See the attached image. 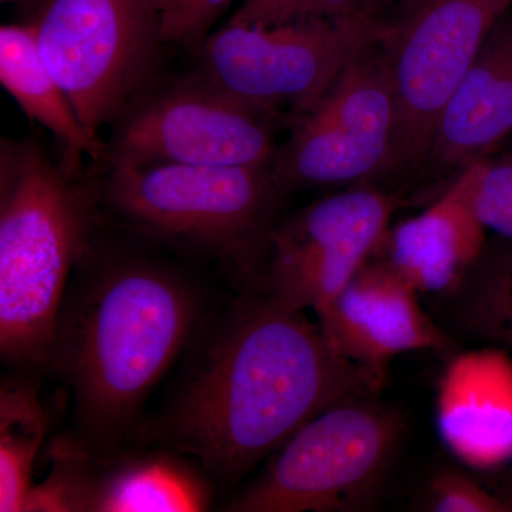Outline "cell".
I'll return each instance as SVG.
<instances>
[{
  "mask_svg": "<svg viewBox=\"0 0 512 512\" xmlns=\"http://www.w3.org/2000/svg\"><path fill=\"white\" fill-rule=\"evenodd\" d=\"M383 40L359 53L319 103L292 124L288 140L276 147L271 171L285 195L383 180L396 126V97Z\"/></svg>",
  "mask_w": 512,
  "mask_h": 512,
  "instance_id": "obj_9",
  "label": "cell"
},
{
  "mask_svg": "<svg viewBox=\"0 0 512 512\" xmlns=\"http://www.w3.org/2000/svg\"><path fill=\"white\" fill-rule=\"evenodd\" d=\"M419 295L392 266L373 256L316 318L339 355L384 375L403 353L456 348L453 336L424 311Z\"/></svg>",
  "mask_w": 512,
  "mask_h": 512,
  "instance_id": "obj_12",
  "label": "cell"
},
{
  "mask_svg": "<svg viewBox=\"0 0 512 512\" xmlns=\"http://www.w3.org/2000/svg\"><path fill=\"white\" fill-rule=\"evenodd\" d=\"M444 446L464 466L493 471L512 464V355L500 346L448 360L437 390Z\"/></svg>",
  "mask_w": 512,
  "mask_h": 512,
  "instance_id": "obj_13",
  "label": "cell"
},
{
  "mask_svg": "<svg viewBox=\"0 0 512 512\" xmlns=\"http://www.w3.org/2000/svg\"><path fill=\"white\" fill-rule=\"evenodd\" d=\"M210 313L137 447L183 454L214 483H241L319 413L383 389V373L339 355L305 311L258 289Z\"/></svg>",
  "mask_w": 512,
  "mask_h": 512,
  "instance_id": "obj_1",
  "label": "cell"
},
{
  "mask_svg": "<svg viewBox=\"0 0 512 512\" xmlns=\"http://www.w3.org/2000/svg\"><path fill=\"white\" fill-rule=\"evenodd\" d=\"M421 507L433 512H512L503 495L481 487L456 467L440 468L427 483Z\"/></svg>",
  "mask_w": 512,
  "mask_h": 512,
  "instance_id": "obj_21",
  "label": "cell"
},
{
  "mask_svg": "<svg viewBox=\"0 0 512 512\" xmlns=\"http://www.w3.org/2000/svg\"><path fill=\"white\" fill-rule=\"evenodd\" d=\"M450 191L470 208L485 231L512 241V136L464 168Z\"/></svg>",
  "mask_w": 512,
  "mask_h": 512,
  "instance_id": "obj_20",
  "label": "cell"
},
{
  "mask_svg": "<svg viewBox=\"0 0 512 512\" xmlns=\"http://www.w3.org/2000/svg\"><path fill=\"white\" fill-rule=\"evenodd\" d=\"M485 241L483 225L448 191L424 214L387 231L379 251L420 295L441 299L456 291Z\"/></svg>",
  "mask_w": 512,
  "mask_h": 512,
  "instance_id": "obj_15",
  "label": "cell"
},
{
  "mask_svg": "<svg viewBox=\"0 0 512 512\" xmlns=\"http://www.w3.org/2000/svg\"><path fill=\"white\" fill-rule=\"evenodd\" d=\"M402 414L376 396L319 413L227 504L234 512H360L375 505L404 434Z\"/></svg>",
  "mask_w": 512,
  "mask_h": 512,
  "instance_id": "obj_5",
  "label": "cell"
},
{
  "mask_svg": "<svg viewBox=\"0 0 512 512\" xmlns=\"http://www.w3.org/2000/svg\"><path fill=\"white\" fill-rule=\"evenodd\" d=\"M33 138L0 147V357L47 370L57 313L99 231V195Z\"/></svg>",
  "mask_w": 512,
  "mask_h": 512,
  "instance_id": "obj_3",
  "label": "cell"
},
{
  "mask_svg": "<svg viewBox=\"0 0 512 512\" xmlns=\"http://www.w3.org/2000/svg\"><path fill=\"white\" fill-rule=\"evenodd\" d=\"M207 313L180 269L94 239L64 293L46 370L69 399L67 436L97 460L137 447L151 394Z\"/></svg>",
  "mask_w": 512,
  "mask_h": 512,
  "instance_id": "obj_2",
  "label": "cell"
},
{
  "mask_svg": "<svg viewBox=\"0 0 512 512\" xmlns=\"http://www.w3.org/2000/svg\"><path fill=\"white\" fill-rule=\"evenodd\" d=\"M393 210V198L366 183L278 220L249 288L295 311H322L377 254Z\"/></svg>",
  "mask_w": 512,
  "mask_h": 512,
  "instance_id": "obj_11",
  "label": "cell"
},
{
  "mask_svg": "<svg viewBox=\"0 0 512 512\" xmlns=\"http://www.w3.org/2000/svg\"><path fill=\"white\" fill-rule=\"evenodd\" d=\"M28 22L50 72L94 136L156 84L167 45L151 0H43Z\"/></svg>",
  "mask_w": 512,
  "mask_h": 512,
  "instance_id": "obj_7",
  "label": "cell"
},
{
  "mask_svg": "<svg viewBox=\"0 0 512 512\" xmlns=\"http://www.w3.org/2000/svg\"><path fill=\"white\" fill-rule=\"evenodd\" d=\"M440 302L453 338L480 340L512 355V241L487 238L456 291Z\"/></svg>",
  "mask_w": 512,
  "mask_h": 512,
  "instance_id": "obj_18",
  "label": "cell"
},
{
  "mask_svg": "<svg viewBox=\"0 0 512 512\" xmlns=\"http://www.w3.org/2000/svg\"><path fill=\"white\" fill-rule=\"evenodd\" d=\"M0 389V511L22 512L50 429L40 373L13 370Z\"/></svg>",
  "mask_w": 512,
  "mask_h": 512,
  "instance_id": "obj_19",
  "label": "cell"
},
{
  "mask_svg": "<svg viewBox=\"0 0 512 512\" xmlns=\"http://www.w3.org/2000/svg\"><path fill=\"white\" fill-rule=\"evenodd\" d=\"M0 83L30 120L62 143L64 165L77 171L83 157L100 161L109 147L83 126L69 97L50 72L30 22L8 23L0 28Z\"/></svg>",
  "mask_w": 512,
  "mask_h": 512,
  "instance_id": "obj_17",
  "label": "cell"
},
{
  "mask_svg": "<svg viewBox=\"0 0 512 512\" xmlns=\"http://www.w3.org/2000/svg\"><path fill=\"white\" fill-rule=\"evenodd\" d=\"M212 484L183 454L163 447H134L109 460L94 458L86 511H205L214 497Z\"/></svg>",
  "mask_w": 512,
  "mask_h": 512,
  "instance_id": "obj_16",
  "label": "cell"
},
{
  "mask_svg": "<svg viewBox=\"0 0 512 512\" xmlns=\"http://www.w3.org/2000/svg\"><path fill=\"white\" fill-rule=\"evenodd\" d=\"M109 164L101 198L128 228L221 259L254 285L285 197L271 167Z\"/></svg>",
  "mask_w": 512,
  "mask_h": 512,
  "instance_id": "obj_4",
  "label": "cell"
},
{
  "mask_svg": "<svg viewBox=\"0 0 512 512\" xmlns=\"http://www.w3.org/2000/svg\"><path fill=\"white\" fill-rule=\"evenodd\" d=\"M399 2V0H367V8L373 13H382L389 3Z\"/></svg>",
  "mask_w": 512,
  "mask_h": 512,
  "instance_id": "obj_26",
  "label": "cell"
},
{
  "mask_svg": "<svg viewBox=\"0 0 512 512\" xmlns=\"http://www.w3.org/2000/svg\"><path fill=\"white\" fill-rule=\"evenodd\" d=\"M282 124L194 73L143 94L117 121L107 157L131 165L271 167Z\"/></svg>",
  "mask_w": 512,
  "mask_h": 512,
  "instance_id": "obj_10",
  "label": "cell"
},
{
  "mask_svg": "<svg viewBox=\"0 0 512 512\" xmlns=\"http://www.w3.org/2000/svg\"><path fill=\"white\" fill-rule=\"evenodd\" d=\"M512 136V8L441 114L426 170H464Z\"/></svg>",
  "mask_w": 512,
  "mask_h": 512,
  "instance_id": "obj_14",
  "label": "cell"
},
{
  "mask_svg": "<svg viewBox=\"0 0 512 512\" xmlns=\"http://www.w3.org/2000/svg\"><path fill=\"white\" fill-rule=\"evenodd\" d=\"M360 12L373 13L367 0H242L229 22L269 26Z\"/></svg>",
  "mask_w": 512,
  "mask_h": 512,
  "instance_id": "obj_23",
  "label": "cell"
},
{
  "mask_svg": "<svg viewBox=\"0 0 512 512\" xmlns=\"http://www.w3.org/2000/svg\"><path fill=\"white\" fill-rule=\"evenodd\" d=\"M498 494L503 495L505 500L510 501L512 504V464L510 471H508L507 477H505L503 488H501V491Z\"/></svg>",
  "mask_w": 512,
  "mask_h": 512,
  "instance_id": "obj_25",
  "label": "cell"
},
{
  "mask_svg": "<svg viewBox=\"0 0 512 512\" xmlns=\"http://www.w3.org/2000/svg\"><path fill=\"white\" fill-rule=\"evenodd\" d=\"M389 28V19L369 12L269 26L228 22L198 50L195 73L291 127Z\"/></svg>",
  "mask_w": 512,
  "mask_h": 512,
  "instance_id": "obj_6",
  "label": "cell"
},
{
  "mask_svg": "<svg viewBox=\"0 0 512 512\" xmlns=\"http://www.w3.org/2000/svg\"><path fill=\"white\" fill-rule=\"evenodd\" d=\"M167 46L198 53L232 0H151Z\"/></svg>",
  "mask_w": 512,
  "mask_h": 512,
  "instance_id": "obj_22",
  "label": "cell"
},
{
  "mask_svg": "<svg viewBox=\"0 0 512 512\" xmlns=\"http://www.w3.org/2000/svg\"><path fill=\"white\" fill-rule=\"evenodd\" d=\"M512 0H399L384 37L396 126L383 180L426 170L441 114Z\"/></svg>",
  "mask_w": 512,
  "mask_h": 512,
  "instance_id": "obj_8",
  "label": "cell"
},
{
  "mask_svg": "<svg viewBox=\"0 0 512 512\" xmlns=\"http://www.w3.org/2000/svg\"><path fill=\"white\" fill-rule=\"evenodd\" d=\"M43 0H2V3H12L23 15V22H28L36 10L42 5Z\"/></svg>",
  "mask_w": 512,
  "mask_h": 512,
  "instance_id": "obj_24",
  "label": "cell"
}]
</instances>
